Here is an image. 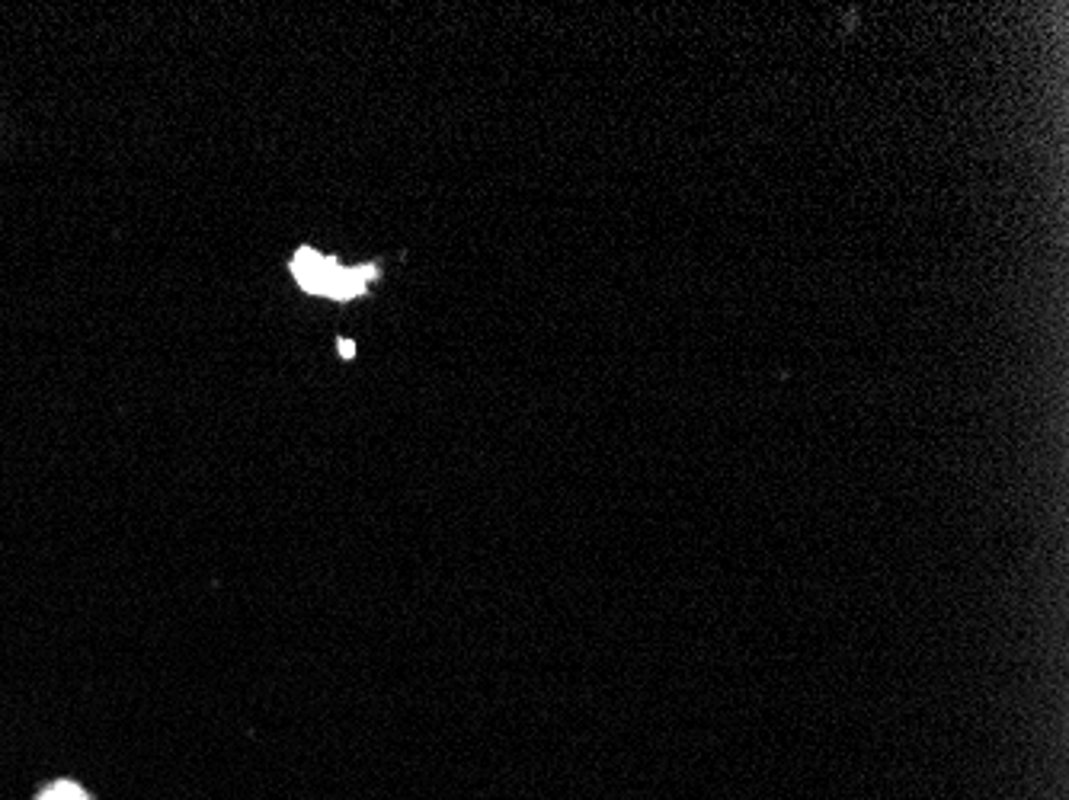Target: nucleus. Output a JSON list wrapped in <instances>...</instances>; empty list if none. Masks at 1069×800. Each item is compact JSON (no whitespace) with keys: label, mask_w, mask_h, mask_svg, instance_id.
I'll use <instances>...</instances> for the list:
<instances>
[{"label":"nucleus","mask_w":1069,"mask_h":800,"mask_svg":"<svg viewBox=\"0 0 1069 800\" xmlns=\"http://www.w3.org/2000/svg\"><path fill=\"white\" fill-rule=\"evenodd\" d=\"M339 356H343V359H353V356H356V346H353L349 340H339Z\"/></svg>","instance_id":"7ed1b4c3"},{"label":"nucleus","mask_w":1069,"mask_h":800,"mask_svg":"<svg viewBox=\"0 0 1069 800\" xmlns=\"http://www.w3.org/2000/svg\"><path fill=\"white\" fill-rule=\"evenodd\" d=\"M38 800H87V791L77 788L75 781H58V785L45 788V791L38 795Z\"/></svg>","instance_id":"f03ea898"},{"label":"nucleus","mask_w":1069,"mask_h":800,"mask_svg":"<svg viewBox=\"0 0 1069 800\" xmlns=\"http://www.w3.org/2000/svg\"><path fill=\"white\" fill-rule=\"evenodd\" d=\"M292 273H296L298 286L311 295H331V298H339V301H349L356 295L366 291V282L378 276L375 266H363V269H346V266H336L333 259L321 256L318 251L311 247H301L292 259Z\"/></svg>","instance_id":"f257e3e1"}]
</instances>
